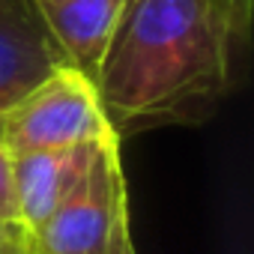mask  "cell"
<instances>
[{"label": "cell", "instance_id": "6da1fadb", "mask_svg": "<svg viewBox=\"0 0 254 254\" xmlns=\"http://www.w3.org/2000/svg\"><path fill=\"white\" fill-rule=\"evenodd\" d=\"M230 69L218 0H126L93 87L123 138L209 114L230 87Z\"/></svg>", "mask_w": 254, "mask_h": 254}, {"label": "cell", "instance_id": "7a4b0ae2", "mask_svg": "<svg viewBox=\"0 0 254 254\" xmlns=\"http://www.w3.org/2000/svg\"><path fill=\"white\" fill-rule=\"evenodd\" d=\"M117 138L99 105L93 81L63 66L39 87L21 96L0 117V144L12 156L33 150H60Z\"/></svg>", "mask_w": 254, "mask_h": 254}, {"label": "cell", "instance_id": "3957f363", "mask_svg": "<svg viewBox=\"0 0 254 254\" xmlns=\"http://www.w3.org/2000/svg\"><path fill=\"white\" fill-rule=\"evenodd\" d=\"M123 215H129V191L120 138H108L69 197L30 233V254H108Z\"/></svg>", "mask_w": 254, "mask_h": 254}, {"label": "cell", "instance_id": "277c9868", "mask_svg": "<svg viewBox=\"0 0 254 254\" xmlns=\"http://www.w3.org/2000/svg\"><path fill=\"white\" fill-rule=\"evenodd\" d=\"M66 66L33 0H0V108H12Z\"/></svg>", "mask_w": 254, "mask_h": 254}, {"label": "cell", "instance_id": "5b68a950", "mask_svg": "<svg viewBox=\"0 0 254 254\" xmlns=\"http://www.w3.org/2000/svg\"><path fill=\"white\" fill-rule=\"evenodd\" d=\"M99 144H75L60 150H33L12 156V183H15V212L27 233H33L81 183L90 171Z\"/></svg>", "mask_w": 254, "mask_h": 254}, {"label": "cell", "instance_id": "8992f818", "mask_svg": "<svg viewBox=\"0 0 254 254\" xmlns=\"http://www.w3.org/2000/svg\"><path fill=\"white\" fill-rule=\"evenodd\" d=\"M33 6L66 66L93 81L126 0H33Z\"/></svg>", "mask_w": 254, "mask_h": 254}, {"label": "cell", "instance_id": "52a82bcc", "mask_svg": "<svg viewBox=\"0 0 254 254\" xmlns=\"http://www.w3.org/2000/svg\"><path fill=\"white\" fill-rule=\"evenodd\" d=\"M218 9L227 24L230 48L242 51L251 39V15H254V0H218Z\"/></svg>", "mask_w": 254, "mask_h": 254}, {"label": "cell", "instance_id": "ba28073f", "mask_svg": "<svg viewBox=\"0 0 254 254\" xmlns=\"http://www.w3.org/2000/svg\"><path fill=\"white\" fill-rule=\"evenodd\" d=\"M0 218L18 221V212H15V183H12V153L3 144H0Z\"/></svg>", "mask_w": 254, "mask_h": 254}, {"label": "cell", "instance_id": "9c48e42d", "mask_svg": "<svg viewBox=\"0 0 254 254\" xmlns=\"http://www.w3.org/2000/svg\"><path fill=\"white\" fill-rule=\"evenodd\" d=\"M0 254H30V233L18 221L0 218Z\"/></svg>", "mask_w": 254, "mask_h": 254}, {"label": "cell", "instance_id": "30bf717a", "mask_svg": "<svg viewBox=\"0 0 254 254\" xmlns=\"http://www.w3.org/2000/svg\"><path fill=\"white\" fill-rule=\"evenodd\" d=\"M108 254H138L135 251V239H132V221L129 215H123L114 236H111V245H108Z\"/></svg>", "mask_w": 254, "mask_h": 254}, {"label": "cell", "instance_id": "8fae6325", "mask_svg": "<svg viewBox=\"0 0 254 254\" xmlns=\"http://www.w3.org/2000/svg\"><path fill=\"white\" fill-rule=\"evenodd\" d=\"M3 114H6V108H0V117H3Z\"/></svg>", "mask_w": 254, "mask_h": 254}]
</instances>
